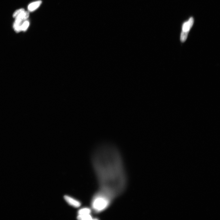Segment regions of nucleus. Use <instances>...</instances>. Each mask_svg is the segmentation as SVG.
<instances>
[{"label":"nucleus","mask_w":220,"mask_h":220,"mask_svg":"<svg viewBox=\"0 0 220 220\" xmlns=\"http://www.w3.org/2000/svg\"><path fill=\"white\" fill-rule=\"evenodd\" d=\"M92 161L100 191L113 200L123 193L127 183L122 157L119 150L111 144H102L94 151Z\"/></svg>","instance_id":"obj_1"},{"label":"nucleus","mask_w":220,"mask_h":220,"mask_svg":"<svg viewBox=\"0 0 220 220\" xmlns=\"http://www.w3.org/2000/svg\"><path fill=\"white\" fill-rule=\"evenodd\" d=\"M113 201L108 196L99 191L93 197L92 203V208L96 213H100L108 208Z\"/></svg>","instance_id":"obj_2"},{"label":"nucleus","mask_w":220,"mask_h":220,"mask_svg":"<svg viewBox=\"0 0 220 220\" xmlns=\"http://www.w3.org/2000/svg\"><path fill=\"white\" fill-rule=\"evenodd\" d=\"M194 22V19L191 17L189 21L183 24L181 37V41L182 42H185L186 41L188 33L193 25Z\"/></svg>","instance_id":"obj_3"},{"label":"nucleus","mask_w":220,"mask_h":220,"mask_svg":"<svg viewBox=\"0 0 220 220\" xmlns=\"http://www.w3.org/2000/svg\"><path fill=\"white\" fill-rule=\"evenodd\" d=\"M64 199L67 203L75 208H78L81 205L80 201L69 196H65Z\"/></svg>","instance_id":"obj_4"},{"label":"nucleus","mask_w":220,"mask_h":220,"mask_svg":"<svg viewBox=\"0 0 220 220\" xmlns=\"http://www.w3.org/2000/svg\"><path fill=\"white\" fill-rule=\"evenodd\" d=\"M29 15V12L25 11L21 13L15 18V20L21 22L23 21L28 18Z\"/></svg>","instance_id":"obj_5"},{"label":"nucleus","mask_w":220,"mask_h":220,"mask_svg":"<svg viewBox=\"0 0 220 220\" xmlns=\"http://www.w3.org/2000/svg\"><path fill=\"white\" fill-rule=\"evenodd\" d=\"M42 1H39L31 3L28 6V10L30 12H33L39 8L42 3Z\"/></svg>","instance_id":"obj_6"},{"label":"nucleus","mask_w":220,"mask_h":220,"mask_svg":"<svg viewBox=\"0 0 220 220\" xmlns=\"http://www.w3.org/2000/svg\"><path fill=\"white\" fill-rule=\"evenodd\" d=\"M23 22L15 20L13 25V28L16 32L19 33L21 31V26Z\"/></svg>","instance_id":"obj_7"},{"label":"nucleus","mask_w":220,"mask_h":220,"mask_svg":"<svg viewBox=\"0 0 220 220\" xmlns=\"http://www.w3.org/2000/svg\"><path fill=\"white\" fill-rule=\"evenodd\" d=\"M91 210L88 208H84L80 209L78 211V215H83L90 214Z\"/></svg>","instance_id":"obj_8"},{"label":"nucleus","mask_w":220,"mask_h":220,"mask_svg":"<svg viewBox=\"0 0 220 220\" xmlns=\"http://www.w3.org/2000/svg\"><path fill=\"white\" fill-rule=\"evenodd\" d=\"M77 218L78 219L81 220H88L93 219L91 214L83 215H78Z\"/></svg>","instance_id":"obj_9"},{"label":"nucleus","mask_w":220,"mask_h":220,"mask_svg":"<svg viewBox=\"0 0 220 220\" xmlns=\"http://www.w3.org/2000/svg\"><path fill=\"white\" fill-rule=\"evenodd\" d=\"M29 22L26 20L23 22L21 26V31H25L29 27Z\"/></svg>","instance_id":"obj_10"},{"label":"nucleus","mask_w":220,"mask_h":220,"mask_svg":"<svg viewBox=\"0 0 220 220\" xmlns=\"http://www.w3.org/2000/svg\"><path fill=\"white\" fill-rule=\"evenodd\" d=\"M25 11L24 9L22 8L17 10L14 13H13V17L15 18L17 15H18L20 14L21 13Z\"/></svg>","instance_id":"obj_11"}]
</instances>
